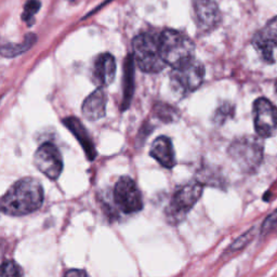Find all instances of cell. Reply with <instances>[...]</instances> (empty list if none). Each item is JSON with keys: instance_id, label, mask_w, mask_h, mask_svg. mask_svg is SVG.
<instances>
[{"instance_id": "obj_1", "label": "cell", "mask_w": 277, "mask_h": 277, "mask_svg": "<svg viewBox=\"0 0 277 277\" xmlns=\"http://www.w3.org/2000/svg\"><path fill=\"white\" fill-rule=\"evenodd\" d=\"M44 202V189L36 179L16 181L3 196L0 206L5 215L20 217L35 213Z\"/></svg>"}, {"instance_id": "obj_2", "label": "cell", "mask_w": 277, "mask_h": 277, "mask_svg": "<svg viewBox=\"0 0 277 277\" xmlns=\"http://www.w3.org/2000/svg\"><path fill=\"white\" fill-rule=\"evenodd\" d=\"M159 47L162 59L174 70L180 68L195 59L193 42L178 30L166 29L162 31L159 35Z\"/></svg>"}, {"instance_id": "obj_3", "label": "cell", "mask_w": 277, "mask_h": 277, "mask_svg": "<svg viewBox=\"0 0 277 277\" xmlns=\"http://www.w3.org/2000/svg\"><path fill=\"white\" fill-rule=\"evenodd\" d=\"M132 50L136 65L145 73H158L167 65L161 56L159 36L137 35L132 40Z\"/></svg>"}, {"instance_id": "obj_4", "label": "cell", "mask_w": 277, "mask_h": 277, "mask_svg": "<svg viewBox=\"0 0 277 277\" xmlns=\"http://www.w3.org/2000/svg\"><path fill=\"white\" fill-rule=\"evenodd\" d=\"M229 155L241 171L254 174L263 159V144L256 136L236 138L230 145Z\"/></svg>"}, {"instance_id": "obj_5", "label": "cell", "mask_w": 277, "mask_h": 277, "mask_svg": "<svg viewBox=\"0 0 277 277\" xmlns=\"http://www.w3.org/2000/svg\"><path fill=\"white\" fill-rule=\"evenodd\" d=\"M203 191V186L199 181L187 183L175 192L166 208V218L171 224H178L185 219L187 214L198 201Z\"/></svg>"}, {"instance_id": "obj_6", "label": "cell", "mask_w": 277, "mask_h": 277, "mask_svg": "<svg viewBox=\"0 0 277 277\" xmlns=\"http://www.w3.org/2000/svg\"><path fill=\"white\" fill-rule=\"evenodd\" d=\"M114 201L124 214H135L143 208L142 195L130 177H121L114 187Z\"/></svg>"}, {"instance_id": "obj_7", "label": "cell", "mask_w": 277, "mask_h": 277, "mask_svg": "<svg viewBox=\"0 0 277 277\" xmlns=\"http://www.w3.org/2000/svg\"><path fill=\"white\" fill-rule=\"evenodd\" d=\"M34 164L50 180H56L63 171L62 155L59 149L50 142L39 146L34 155Z\"/></svg>"}, {"instance_id": "obj_8", "label": "cell", "mask_w": 277, "mask_h": 277, "mask_svg": "<svg viewBox=\"0 0 277 277\" xmlns=\"http://www.w3.org/2000/svg\"><path fill=\"white\" fill-rule=\"evenodd\" d=\"M256 132L260 137H271L277 132V109L265 97H259L254 104Z\"/></svg>"}, {"instance_id": "obj_9", "label": "cell", "mask_w": 277, "mask_h": 277, "mask_svg": "<svg viewBox=\"0 0 277 277\" xmlns=\"http://www.w3.org/2000/svg\"><path fill=\"white\" fill-rule=\"evenodd\" d=\"M203 78L205 67L201 62L195 59L171 73V80L182 92L195 91L201 86Z\"/></svg>"}, {"instance_id": "obj_10", "label": "cell", "mask_w": 277, "mask_h": 277, "mask_svg": "<svg viewBox=\"0 0 277 277\" xmlns=\"http://www.w3.org/2000/svg\"><path fill=\"white\" fill-rule=\"evenodd\" d=\"M252 45L265 62H274V51L277 49V16L257 32L252 39Z\"/></svg>"}, {"instance_id": "obj_11", "label": "cell", "mask_w": 277, "mask_h": 277, "mask_svg": "<svg viewBox=\"0 0 277 277\" xmlns=\"http://www.w3.org/2000/svg\"><path fill=\"white\" fill-rule=\"evenodd\" d=\"M194 12L198 27L205 32L216 29L221 22V13L214 0H194Z\"/></svg>"}, {"instance_id": "obj_12", "label": "cell", "mask_w": 277, "mask_h": 277, "mask_svg": "<svg viewBox=\"0 0 277 277\" xmlns=\"http://www.w3.org/2000/svg\"><path fill=\"white\" fill-rule=\"evenodd\" d=\"M116 75V61L110 53H102L95 59L92 68V78L100 88L108 87Z\"/></svg>"}, {"instance_id": "obj_13", "label": "cell", "mask_w": 277, "mask_h": 277, "mask_svg": "<svg viewBox=\"0 0 277 277\" xmlns=\"http://www.w3.org/2000/svg\"><path fill=\"white\" fill-rule=\"evenodd\" d=\"M150 155L162 167L167 169H172L177 164L174 145L168 136L161 135L156 140H154L150 150Z\"/></svg>"}, {"instance_id": "obj_14", "label": "cell", "mask_w": 277, "mask_h": 277, "mask_svg": "<svg viewBox=\"0 0 277 277\" xmlns=\"http://www.w3.org/2000/svg\"><path fill=\"white\" fill-rule=\"evenodd\" d=\"M63 124L70 131L75 135V137L80 143L81 148L84 149L86 156L89 160H93L96 157V149L93 144L91 136L89 135L87 129L81 121L75 117H67L63 119Z\"/></svg>"}, {"instance_id": "obj_15", "label": "cell", "mask_w": 277, "mask_h": 277, "mask_svg": "<svg viewBox=\"0 0 277 277\" xmlns=\"http://www.w3.org/2000/svg\"><path fill=\"white\" fill-rule=\"evenodd\" d=\"M108 96L102 88L96 89L83 104V115L90 121H95L103 118L107 113Z\"/></svg>"}, {"instance_id": "obj_16", "label": "cell", "mask_w": 277, "mask_h": 277, "mask_svg": "<svg viewBox=\"0 0 277 277\" xmlns=\"http://www.w3.org/2000/svg\"><path fill=\"white\" fill-rule=\"evenodd\" d=\"M133 55H129L126 60L125 65V79H124V97H123V111L127 110L132 99L134 90V71H133Z\"/></svg>"}, {"instance_id": "obj_17", "label": "cell", "mask_w": 277, "mask_h": 277, "mask_svg": "<svg viewBox=\"0 0 277 277\" xmlns=\"http://www.w3.org/2000/svg\"><path fill=\"white\" fill-rule=\"evenodd\" d=\"M35 40H36V38L30 34L29 36H27L25 38V42L20 44V45H10L9 44L7 46H4L3 50H2L3 54L5 56H15V55H18L20 53L25 52L32 46V44H34Z\"/></svg>"}, {"instance_id": "obj_18", "label": "cell", "mask_w": 277, "mask_h": 277, "mask_svg": "<svg viewBox=\"0 0 277 277\" xmlns=\"http://www.w3.org/2000/svg\"><path fill=\"white\" fill-rule=\"evenodd\" d=\"M255 235H256V229L255 227H252V229H250L246 233L240 235L239 237L232 244L229 248V251L236 252V251H239V250L244 249L247 245H249V244L252 241V239L255 238Z\"/></svg>"}, {"instance_id": "obj_19", "label": "cell", "mask_w": 277, "mask_h": 277, "mask_svg": "<svg viewBox=\"0 0 277 277\" xmlns=\"http://www.w3.org/2000/svg\"><path fill=\"white\" fill-rule=\"evenodd\" d=\"M2 277H24L21 266L13 260H8L2 266Z\"/></svg>"}, {"instance_id": "obj_20", "label": "cell", "mask_w": 277, "mask_h": 277, "mask_svg": "<svg viewBox=\"0 0 277 277\" xmlns=\"http://www.w3.org/2000/svg\"><path fill=\"white\" fill-rule=\"evenodd\" d=\"M40 7H42V4H40L39 0H28L24 6V11L22 14L23 21L29 23V21L34 19V15L39 11Z\"/></svg>"}, {"instance_id": "obj_21", "label": "cell", "mask_w": 277, "mask_h": 277, "mask_svg": "<svg viewBox=\"0 0 277 277\" xmlns=\"http://www.w3.org/2000/svg\"><path fill=\"white\" fill-rule=\"evenodd\" d=\"M155 111H156L158 118L165 121V123H171L177 117L176 111L172 108L168 107V105H160V107L155 108Z\"/></svg>"}, {"instance_id": "obj_22", "label": "cell", "mask_w": 277, "mask_h": 277, "mask_svg": "<svg viewBox=\"0 0 277 277\" xmlns=\"http://www.w3.org/2000/svg\"><path fill=\"white\" fill-rule=\"evenodd\" d=\"M277 226V209L274 210L271 215H268L262 223L261 235H266L273 231Z\"/></svg>"}, {"instance_id": "obj_23", "label": "cell", "mask_w": 277, "mask_h": 277, "mask_svg": "<svg viewBox=\"0 0 277 277\" xmlns=\"http://www.w3.org/2000/svg\"><path fill=\"white\" fill-rule=\"evenodd\" d=\"M64 277H90L88 275V273L84 270H78V268H73V270H70L66 272V274L64 275Z\"/></svg>"}, {"instance_id": "obj_24", "label": "cell", "mask_w": 277, "mask_h": 277, "mask_svg": "<svg viewBox=\"0 0 277 277\" xmlns=\"http://www.w3.org/2000/svg\"><path fill=\"white\" fill-rule=\"evenodd\" d=\"M276 91H277V83H276Z\"/></svg>"}]
</instances>
